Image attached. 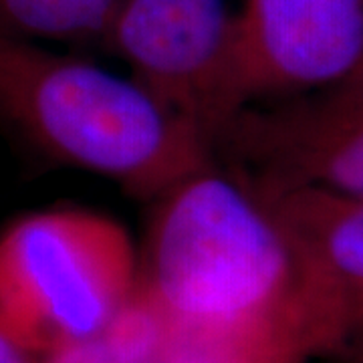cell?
Listing matches in <instances>:
<instances>
[{
    "label": "cell",
    "mask_w": 363,
    "mask_h": 363,
    "mask_svg": "<svg viewBox=\"0 0 363 363\" xmlns=\"http://www.w3.org/2000/svg\"><path fill=\"white\" fill-rule=\"evenodd\" d=\"M138 250L135 289L162 317L166 345L271 363H297L315 350L285 236L259 196L220 164L152 202Z\"/></svg>",
    "instance_id": "cell-1"
},
{
    "label": "cell",
    "mask_w": 363,
    "mask_h": 363,
    "mask_svg": "<svg viewBox=\"0 0 363 363\" xmlns=\"http://www.w3.org/2000/svg\"><path fill=\"white\" fill-rule=\"evenodd\" d=\"M0 123L52 162L150 204L218 166L206 138L135 79L30 40L0 37Z\"/></svg>",
    "instance_id": "cell-2"
},
{
    "label": "cell",
    "mask_w": 363,
    "mask_h": 363,
    "mask_svg": "<svg viewBox=\"0 0 363 363\" xmlns=\"http://www.w3.org/2000/svg\"><path fill=\"white\" fill-rule=\"evenodd\" d=\"M140 250L121 222L47 208L0 233V333L45 355L97 335L138 286Z\"/></svg>",
    "instance_id": "cell-3"
},
{
    "label": "cell",
    "mask_w": 363,
    "mask_h": 363,
    "mask_svg": "<svg viewBox=\"0 0 363 363\" xmlns=\"http://www.w3.org/2000/svg\"><path fill=\"white\" fill-rule=\"evenodd\" d=\"M104 43L214 147L245 107L226 0H117Z\"/></svg>",
    "instance_id": "cell-4"
},
{
    "label": "cell",
    "mask_w": 363,
    "mask_h": 363,
    "mask_svg": "<svg viewBox=\"0 0 363 363\" xmlns=\"http://www.w3.org/2000/svg\"><path fill=\"white\" fill-rule=\"evenodd\" d=\"M216 160L262 188L363 194V65L323 87L247 105Z\"/></svg>",
    "instance_id": "cell-5"
},
{
    "label": "cell",
    "mask_w": 363,
    "mask_h": 363,
    "mask_svg": "<svg viewBox=\"0 0 363 363\" xmlns=\"http://www.w3.org/2000/svg\"><path fill=\"white\" fill-rule=\"evenodd\" d=\"M234 13L247 105L323 87L363 65V0H240Z\"/></svg>",
    "instance_id": "cell-6"
},
{
    "label": "cell",
    "mask_w": 363,
    "mask_h": 363,
    "mask_svg": "<svg viewBox=\"0 0 363 363\" xmlns=\"http://www.w3.org/2000/svg\"><path fill=\"white\" fill-rule=\"evenodd\" d=\"M242 182L285 236L315 350L329 347L363 323V194Z\"/></svg>",
    "instance_id": "cell-7"
},
{
    "label": "cell",
    "mask_w": 363,
    "mask_h": 363,
    "mask_svg": "<svg viewBox=\"0 0 363 363\" xmlns=\"http://www.w3.org/2000/svg\"><path fill=\"white\" fill-rule=\"evenodd\" d=\"M164 345V321L135 289L97 335L49 351L40 355V363H157Z\"/></svg>",
    "instance_id": "cell-8"
},
{
    "label": "cell",
    "mask_w": 363,
    "mask_h": 363,
    "mask_svg": "<svg viewBox=\"0 0 363 363\" xmlns=\"http://www.w3.org/2000/svg\"><path fill=\"white\" fill-rule=\"evenodd\" d=\"M117 0H0V37L104 43Z\"/></svg>",
    "instance_id": "cell-9"
},
{
    "label": "cell",
    "mask_w": 363,
    "mask_h": 363,
    "mask_svg": "<svg viewBox=\"0 0 363 363\" xmlns=\"http://www.w3.org/2000/svg\"><path fill=\"white\" fill-rule=\"evenodd\" d=\"M0 363H40V355L21 347L0 333Z\"/></svg>",
    "instance_id": "cell-10"
}]
</instances>
